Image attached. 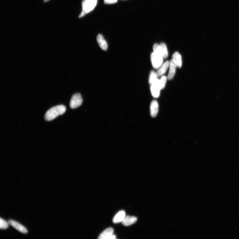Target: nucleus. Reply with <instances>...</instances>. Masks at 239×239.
Wrapping results in <instances>:
<instances>
[{
  "label": "nucleus",
  "mask_w": 239,
  "mask_h": 239,
  "mask_svg": "<svg viewBox=\"0 0 239 239\" xmlns=\"http://www.w3.org/2000/svg\"><path fill=\"white\" fill-rule=\"evenodd\" d=\"M50 0H44V2L45 3H46L48 1H50Z\"/></svg>",
  "instance_id": "nucleus-21"
},
{
  "label": "nucleus",
  "mask_w": 239,
  "mask_h": 239,
  "mask_svg": "<svg viewBox=\"0 0 239 239\" xmlns=\"http://www.w3.org/2000/svg\"><path fill=\"white\" fill-rule=\"evenodd\" d=\"M172 60L177 67L181 68L182 66V60L181 56L178 52H176L173 55Z\"/></svg>",
  "instance_id": "nucleus-14"
},
{
  "label": "nucleus",
  "mask_w": 239,
  "mask_h": 239,
  "mask_svg": "<svg viewBox=\"0 0 239 239\" xmlns=\"http://www.w3.org/2000/svg\"><path fill=\"white\" fill-rule=\"evenodd\" d=\"M159 109V104L156 100H153L150 106V114L152 118L156 117L158 113Z\"/></svg>",
  "instance_id": "nucleus-7"
},
{
  "label": "nucleus",
  "mask_w": 239,
  "mask_h": 239,
  "mask_svg": "<svg viewBox=\"0 0 239 239\" xmlns=\"http://www.w3.org/2000/svg\"><path fill=\"white\" fill-rule=\"evenodd\" d=\"M137 218L135 216H126L122 223L123 226H129L136 223L137 221Z\"/></svg>",
  "instance_id": "nucleus-9"
},
{
  "label": "nucleus",
  "mask_w": 239,
  "mask_h": 239,
  "mask_svg": "<svg viewBox=\"0 0 239 239\" xmlns=\"http://www.w3.org/2000/svg\"><path fill=\"white\" fill-rule=\"evenodd\" d=\"M8 223L9 225L13 227L18 231H20V232L23 234L27 233L28 230L27 229L20 223L11 219L9 220Z\"/></svg>",
  "instance_id": "nucleus-5"
},
{
  "label": "nucleus",
  "mask_w": 239,
  "mask_h": 239,
  "mask_svg": "<svg viewBox=\"0 0 239 239\" xmlns=\"http://www.w3.org/2000/svg\"><path fill=\"white\" fill-rule=\"evenodd\" d=\"M66 107L63 105H59L51 108L47 112L45 116L46 121H50L60 115H62L66 111Z\"/></svg>",
  "instance_id": "nucleus-1"
},
{
  "label": "nucleus",
  "mask_w": 239,
  "mask_h": 239,
  "mask_svg": "<svg viewBox=\"0 0 239 239\" xmlns=\"http://www.w3.org/2000/svg\"><path fill=\"white\" fill-rule=\"evenodd\" d=\"M161 89L159 84V80L158 79L155 83L151 85V91L153 96L155 98H158Z\"/></svg>",
  "instance_id": "nucleus-6"
},
{
  "label": "nucleus",
  "mask_w": 239,
  "mask_h": 239,
  "mask_svg": "<svg viewBox=\"0 0 239 239\" xmlns=\"http://www.w3.org/2000/svg\"><path fill=\"white\" fill-rule=\"evenodd\" d=\"M97 41L99 46L102 50L106 51L108 48V44L102 34H98L97 37Z\"/></svg>",
  "instance_id": "nucleus-10"
},
{
  "label": "nucleus",
  "mask_w": 239,
  "mask_h": 239,
  "mask_svg": "<svg viewBox=\"0 0 239 239\" xmlns=\"http://www.w3.org/2000/svg\"><path fill=\"white\" fill-rule=\"evenodd\" d=\"M83 99L79 93L75 94L72 97L70 102V106L72 109H75L81 105Z\"/></svg>",
  "instance_id": "nucleus-3"
},
{
  "label": "nucleus",
  "mask_w": 239,
  "mask_h": 239,
  "mask_svg": "<svg viewBox=\"0 0 239 239\" xmlns=\"http://www.w3.org/2000/svg\"><path fill=\"white\" fill-rule=\"evenodd\" d=\"M167 79L166 77L165 76H163L159 80V84L161 89H163L165 87Z\"/></svg>",
  "instance_id": "nucleus-19"
},
{
  "label": "nucleus",
  "mask_w": 239,
  "mask_h": 239,
  "mask_svg": "<svg viewBox=\"0 0 239 239\" xmlns=\"http://www.w3.org/2000/svg\"><path fill=\"white\" fill-rule=\"evenodd\" d=\"M157 75L156 73L154 71H152L151 73L149 78V83L151 85L154 84L158 80Z\"/></svg>",
  "instance_id": "nucleus-15"
},
{
  "label": "nucleus",
  "mask_w": 239,
  "mask_h": 239,
  "mask_svg": "<svg viewBox=\"0 0 239 239\" xmlns=\"http://www.w3.org/2000/svg\"><path fill=\"white\" fill-rule=\"evenodd\" d=\"M117 2V0H104V3L107 5L113 4Z\"/></svg>",
  "instance_id": "nucleus-20"
},
{
  "label": "nucleus",
  "mask_w": 239,
  "mask_h": 239,
  "mask_svg": "<svg viewBox=\"0 0 239 239\" xmlns=\"http://www.w3.org/2000/svg\"><path fill=\"white\" fill-rule=\"evenodd\" d=\"M126 216V214L124 211H119L115 216L113 220V222L115 223L122 222Z\"/></svg>",
  "instance_id": "nucleus-11"
},
{
  "label": "nucleus",
  "mask_w": 239,
  "mask_h": 239,
  "mask_svg": "<svg viewBox=\"0 0 239 239\" xmlns=\"http://www.w3.org/2000/svg\"><path fill=\"white\" fill-rule=\"evenodd\" d=\"M9 223L5 220L1 218L0 219V228L2 230H5L8 228Z\"/></svg>",
  "instance_id": "nucleus-18"
},
{
  "label": "nucleus",
  "mask_w": 239,
  "mask_h": 239,
  "mask_svg": "<svg viewBox=\"0 0 239 239\" xmlns=\"http://www.w3.org/2000/svg\"><path fill=\"white\" fill-rule=\"evenodd\" d=\"M114 230L112 227H109L104 230L100 234L98 238L99 239H110L113 234Z\"/></svg>",
  "instance_id": "nucleus-8"
},
{
  "label": "nucleus",
  "mask_w": 239,
  "mask_h": 239,
  "mask_svg": "<svg viewBox=\"0 0 239 239\" xmlns=\"http://www.w3.org/2000/svg\"><path fill=\"white\" fill-rule=\"evenodd\" d=\"M163 59V57L153 52L151 55V61L153 67L156 69L159 68L162 64Z\"/></svg>",
  "instance_id": "nucleus-4"
},
{
  "label": "nucleus",
  "mask_w": 239,
  "mask_h": 239,
  "mask_svg": "<svg viewBox=\"0 0 239 239\" xmlns=\"http://www.w3.org/2000/svg\"><path fill=\"white\" fill-rule=\"evenodd\" d=\"M169 62L167 61L159 67V69L156 73L158 77L162 76V75L166 73L167 69L169 68Z\"/></svg>",
  "instance_id": "nucleus-12"
},
{
  "label": "nucleus",
  "mask_w": 239,
  "mask_h": 239,
  "mask_svg": "<svg viewBox=\"0 0 239 239\" xmlns=\"http://www.w3.org/2000/svg\"><path fill=\"white\" fill-rule=\"evenodd\" d=\"M98 0H84L82 3L83 10L79 18L83 17L94 9L98 3Z\"/></svg>",
  "instance_id": "nucleus-2"
},
{
  "label": "nucleus",
  "mask_w": 239,
  "mask_h": 239,
  "mask_svg": "<svg viewBox=\"0 0 239 239\" xmlns=\"http://www.w3.org/2000/svg\"><path fill=\"white\" fill-rule=\"evenodd\" d=\"M160 48L162 54L163 58H166L168 55V51L167 47L166 44L164 43H162L160 45Z\"/></svg>",
  "instance_id": "nucleus-16"
},
{
  "label": "nucleus",
  "mask_w": 239,
  "mask_h": 239,
  "mask_svg": "<svg viewBox=\"0 0 239 239\" xmlns=\"http://www.w3.org/2000/svg\"><path fill=\"white\" fill-rule=\"evenodd\" d=\"M169 66L170 69L167 78L168 80H171L174 77L177 66L172 60L170 62Z\"/></svg>",
  "instance_id": "nucleus-13"
},
{
  "label": "nucleus",
  "mask_w": 239,
  "mask_h": 239,
  "mask_svg": "<svg viewBox=\"0 0 239 239\" xmlns=\"http://www.w3.org/2000/svg\"><path fill=\"white\" fill-rule=\"evenodd\" d=\"M153 50H154V52L155 53L163 57L162 54L160 45L157 44H155L154 46H153Z\"/></svg>",
  "instance_id": "nucleus-17"
}]
</instances>
